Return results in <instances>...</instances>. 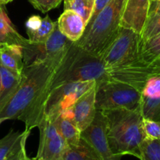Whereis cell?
I'll use <instances>...</instances> for the list:
<instances>
[{
    "label": "cell",
    "instance_id": "obj_1",
    "mask_svg": "<svg viewBox=\"0 0 160 160\" xmlns=\"http://www.w3.org/2000/svg\"><path fill=\"white\" fill-rule=\"evenodd\" d=\"M106 79H109V77L101 58L88 52L76 42H73L56 67L25 130L31 131L33 128H38L42 120L41 113L44 101L48 92L55 87L69 82L88 81L98 82Z\"/></svg>",
    "mask_w": 160,
    "mask_h": 160
},
{
    "label": "cell",
    "instance_id": "obj_2",
    "mask_svg": "<svg viewBox=\"0 0 160 160\" xmlns=\"http://www.w3.org/2000/svg\"><path fill=\"white\" fill-rule=\"evenodd\" d=\"M57 67L48 61L25 66L20 84L0 110V124L5 120H19L28 126Z\"/></svg>",
    "mask_w": 160,
    "mask_h": 160
},
{
    "label": "cell",
    "instance_id": "obj_3",
    "mask_svg": "<svg viewBox=\"0 0 160 160\" xmlns=\"http://www.w3.org/2000/svg\"><path fill=\"white\" fill-rule=\"evenodd\" d=\"M107 71L110 79L129 84L140 93L144 118L160 121V58L152 62L138 59Z\"/></svg>",
    "mask_w": 160,
    "mask_h": 160
},
{
    "label": "cell",
    "instance_id": "obj_4",
    "mask_svg": "<svg viewBox=\"0 0 160 160\" xmlns=\"http://www.w3.org/2000/svg\"><path fill=\"white\" fill-rule=\"evenodd\" d=\"M106 131L112 153L123 156L131 155L138 157L141 144L146 138L142 129L140 108L118 109L103 111Z\"/></svg>",
    "mask_w": 160,
    "mask_h": 160
},
{
    "label": "cell",
    "instance_id": "obj_5",
    "mask_svg": "<svg viewBox=\"0 0 160 160\" xmlns=\"http://www.w3.org/2000/svg\"><path fill=\"white\" fill-rule=\"evenodd\" d=\"M127 0H109L76 43L88 52L100 56L120 26Z\"/></svg>",
    "mask_w": 160,
    "mask_h": 160
},
{
    "label": "cell",
    "instance_id": "obj_6",
    "mask_svg": "<svg viewBox=\"0 0 160 160\" xmlns=\"http://www.w3.org/2000/svg\"><path fill=\"white\" fill-rule=\"evenodd\" d=\"M140 93L121 81L106 79L95 84V107L103 112L118 109H136L140 108Z\"/></svg>",
    "mask_w": 160,
    "mask_h": 160
},
{
    "label": "cell",
    "instance_id": "obj_7",
    "mask_svg": "<svg viewBox=\"0 0 160 160\" xmlns=\"http://www.w3.org/2000/svg\"><path fill=\"white\" fill-rule=\"evenodd\" d=\"M141 36L133 29L120 26L118 31L100 56L107 70L138 59Z\"/></svg>",
    "mask_w": 160,
    "mask_h": 160
},
{
    "label": "cell",
    "instance_id": "obj_8",
    "mask_svg": "<svg viewBox=\"0 0 160 160\" xmlns=\"http://www.w3.org/2000/svg\"><path fill=\"white\" fill-rule=\"evenodd\" d=\"M96 81H78L59 84L47 95L42 107V120H53L58 115L70 109L79 97L93 88ZM41 120V121H42Z\"/></svg>",
    "mask_w": 160,
    "mask_h": 160
},
{
    "label": "cell",
    "instance_id": "obj_9",
    "mask_svg": "<svg viewBox=\"0 0 160 160\" xmlns=\"http://www.w3.org/2000/svg\"><path fill=\"white\" fill-rule=\"evenodd\" d=\"M38 128L40 131V142L35 159L62 160L69 145L59 133L54 121L43 118Z\"/></svg>",
    "mask_w": 160,
    "mask_h": 160
},
{
    "label": "cell",
    "instance_id": "obj_10",
    "mask_svg": "<svg viewBox=\"0 0 160 160\" xmlns=\"http://www.w3.org/2000/svg\"><path fill=\"white\" fill-rule=\"evenodd\" d=\"M81 138L90 145L102 160H121V156L113 154L109 146L106 117L102 112L97 111L92 123L81 131Z\"/></svg>",
    "mask_w": 160,
    "mask_h": 160
},
{
    "label": "cell",
    "instance_id": "obj_11",
    "mask_svg": "<svg viewBox=\"0 0 160 160\" xmlns=\"http://www.w3.org/2000/svg\"><path fill=\"white\" fill-rule=\"evenodd\" d=\"M72 117L81 131L92 123L97 112L95 107V85L88 90L70 108Z\"/></svg>",
    "mask_w": 160,
    "mask_h": 160
},
{
    "label": "cell",
    "instance_id": "obj_12",
    "mask_svg": "<svg viewBox=\"0 0 160 160\" xmlns=\"http://www.w3.org/2000/svg\"><path fill=\"white\" fill-rule=\"evenodd\" d=\"M150 0H127L120 26L141 34L148 17Z\"/></svg>",
    "mask_w": 160,
    "mask_h": 160
},
{
    "label": "cell",
    "instance_id": "obj_13",
    "mask_svg": "<svg viewBox=\"0 0 160 160\" xmlns=\"http://www.w3.org/2000/svg\"><path fill=\"white\" fill-rule=\"evenodd\" d=\"M60 32L69 40L77 42L85 31L86 23L80 15L72 10H64L57 20Z\"/></svg>",
    "mask_w": 160,
    "mask_h": 160
},
{
    "label": "cell",
    "instance_id": "obj_14",
    "mask_svg": "<svg viewBox=\"0 0 160 160\" xmlns=\"http://www.w3.org/2000/svg\"><path fill=\"white\" fill-rule=\"evenodd\" d=\"M0 65L16 74L21 75L25 67L22 47L7 44L0 45Z\"/></svg>",
    "mask_w": 160,
    "mask_h": 160
},
{
    "label": "cell",
    "instance_id": "obj_15",
    "mask_svg": "<svg viewBox=\"0 0 160 160\" xmlns=\"http://www.w3.org/2000/svg\"><path fill=\"white\" fill-rule=\"evenodd\" d=\"M60 135L70 145H78L81 140V131L75 123L70 109L61 112L53 120Z\"/></svg>",
    "mask_w": 160,
    "mask_h": 160
},
{
    "label": "cell",
    "instance_id": "obj_16",
    "mask_svg": "<svg viewBox=\"0 0 160 160\" xmlns=\"http://www.w3.org/2000/svg\"><path fill=\"white\" fill-rule=\"evenodd\" d=\"M3 6L4 5L0 4V45L7 44L24 46L28 43V39L20 35L16 30Z\"/></svg>",
    "mask_w": 160,
    "mask_h": 160
},
{
    "label": "cell",
    "instance_id": "obj_17",
    "mask_svg": "<svg viewBox=\"0 0 160 160\" xmlns=\"http://www.w3.org/2000/svg\"><path fill=\"white\" fill-rule=\"evenodd\" d=\"M31 131L25 130L23 132L11 130L6 136L0 139V160H6L22 143L27 142Z\"/></svg>",
    "mask_w": 160,
    "mask_h": 160
},
{
    "label": "cell",
    "instance_id": "obj_18",
    "mask_svg": "<svg viewBox=\"0 0 160 160\" xmlns=\"http://www.w3.org/2000/svg\"><path fill=\"white\" fill-rule=\"evenodd\" d=\"M2 78V87L0 89V110L7 102L20 84L21 75L16 74L8 69L0 65Z\"/></svg>",
    "mask_w": 160,
    "mask_h": 160
},
{
    "label": "cell",
    "instance_id": "obj_19",
    "mask_svg": "<svg viewBox=\"0 0 160 160\" xmlns=\"http://www.w3.org/2000/svg\"><path fill=\"white\" fill-rule=\"evenodd\" d=\"M62 160H102L95 150L81 138L76 145H70Z\"/></svg>",
    "mask_w": 160,
    "mask_h": 160
},
{
    "label": "cell",
    "instance_id": "obj_20",
    "mask_svg": "<svg viewBox=\"0 0 160 160\" xmlns=\"http://www.w3.org/2000/svg\"><path fill=\"white\" fill-rule=\"evenodd\" d=\"M160 58V33L141 42L138 59L152 62Z\"/></svg>",
    "mask_w": 160,
    "mask_h": 160
},
{
    "label": "cell",
    "instance_id": "obj_21",
    "mask_svg": "<svg viewBox=\"0 0 160 160\" xmlns=\"http://www.w3.org/2000/svg\"><path fill=\"white\" fill-rule=\"evenodd\" d=\"M64 10H72L81 17L86 25L90 20L95 0H63Z\"/></svg>",
    "mask_w": 160,
    "mask_h": 160
},
{
    "label": "cell",
    "instance_id": "obj_22",
    "mask_svg": "<svg viewBox=\"0 0 160 160\" xmlns=\"http://www.w3.org/2000/svg\"><path fill=\"white\" fill-rule=\"evenodd\" d=\"M57 21L54 22L48 16L42 18V23L37 29L27 31L28 40L32 43H44L52 34Z\"/></svg>",
    "mask_w": 160,
    "mask_h": 160
},
{
    "label": "cell",
    "instance_id": "obj_23",
    "mask_svg": "<svg viewBox=\"0 0 160 160\" xmlns=\"http://www.w3.org/2000/svg\"><path fill=\"white\" fill-rule=\"evenodd\" d=\"M139 159L160 160V139L145 138L141 144Z\"/></svg>",
    "mask_w": 160,
    "mask_h": 160
},
{
    "label": "cell",
    "instance_id": "obj_24",
    "mask_svg": "<svg viewBox=\"0 0 160 160\" xmlns=\"http://www.w3.org/2000/svg\"><path fill=\"white\" fill-rule=\"evenodd\" d=\"M160 33V12L148 15L142 31L141 32V42L146 40Z\"/></svg>",
    "mask_w": 160,
    "mask_h": 160
},
{
    "label": "cell",
    "instance_id": "obj_25",
    "mask_svg": "<svg viewBox=\"0 0 160 160\" xmlns=\"http://www.w3.org/2000/svg\"><path fill=\"white\" fill-rule=\"evenodd\" d=\"M142 124L146 138L160 139V121L143 117Z\"/></svg>",
    "mask_w": 160,
    "mask_h": 160
},
{
    "label": "cell",
    "instance_id": "obj_26",
    "mask_svg": "<svg viewBox=\"0 0 160 160\" xmlns=\"http://www.w3.org/2000/svg\"><path fill=\"white\" fill-rule=\"evenodd\" d=\"M62 1L63 0H29L35 9L42 12H47L57 7Z\"/></svg>",
    "mask_w": 160,
    "mask_h": 160
},
{
    "label": "cell",
    "instance_id": "obj_27",
    "mask_svg": "<svg viewBox=\"0 0 160 160\" xmlns=\"http://www.w3.org/2000/svg\"><path fill=\"white\" fill-rule=\"evenodd\" d=\"M26 142H24L23 143H22V145H20V146L19 147L15 152H13L9 156V157L6 160H23L24 159V158L28 156L26 152Z\"/></svg>",
    "mask_w": 160,
    "mask_h": 160
},
{
    "label": "cell",
    "instance_id": "obj_28",
    "mask_svg": "<svg viewBox=\"0 0 160 160\" xmlns=\"http://www.w3.org/2000/svg\"><path fill=\"white\" fill-rule=\"evenodd\" d=\"M109 0H95V6H94V9H93V12H92V15L91 17L90 20L88 23V24L86 25V27H88V25H90L92 23V22L95 20V17H97L98 13L100 12V11L105 7L106 4L108 3Z\"/></svg>",
    "mask_w": 160,
    "mask_h": 160
},
{
    "label": "cell",
    "instance_id": "obj_29",
    "mask_svg": "<svg viewBox=\"0 0 160 160\" xmlns=\"http://www.w3.org/2000/svg\"><path fill=\"white\" fill-rule=\"evenodd\" d=\"M160 12V0H150L148 15Z\"/></svg>",
    "mask_w": 160,
    "mask_h": 160
},
{
    "label": "cell",
    "instance_id": "obj_30",
    "mask_svg": "<svg viewBox=\"0 0 160 160\" xmlns=\"http://www.w3.org/2000/svg\"><path fill=\"white\" fill-rule=\"evenodd\" d=\"M12 0H0V4L2 5H6L7 4V3L10 2H12Z\"/></svg>",
    "mask_w": 160,
    "mask_h": 160
},
{
    "label": "cell",
    "instance_id": "obj_31",
    "mask_svg": "<svg viewBox=\"0 0 160 160\" xmlns=\"http://www.w3.org/2000/svg\"><path fill=\"white\" fill-rule=\"evenodd\" d=\"M23 160H38V159H35V158H34V159H30V158H29V157H28V156H26V157H25V158H24V159H23Z\"/></svg>",
    "mask_w": 160,
    "mask_h": 160
},
{
    "label": "cell",
    "instance_id": "obj_32",
    "mask_svg": "<svg viewBox=\"0 0 160 160\" xmlns=\"http://www.w3.org/2000/svg\"><path fill=\"white\" fill-rule=\"evenodd\" d=\"M2 87V78H1V73H0V89Z\"/></svg>",
    "mask_w": 160,
    "mask_h": 160
}]
</instances>
